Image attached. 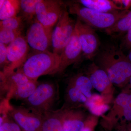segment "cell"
<instances>
[{
  "label": "cell",
  "instance_id": "19",
  "mask_svg": "<svg viewBox=\"0 0 131 131\" xmlns=\"http://www.w3.org/2000/svg\"><path fill=\"white\" fill-rule=\"evenodd\" d=\"M38 83L37 81L30 80L26 83L16 87L7 94V100L13 98L24 101L26 100L35 91Z\"/></svg>",
  "mask_w": 131,
  "mask_h": 131
},
{
  "label": "cell",
  "instance_id": "11",
  "mask_svg": "<svg viewBox=\"0 0 131 131\" xmlns=\"http://www.w3.org/2000/svg\"><path fill=\"white\" fill-rule=\"evenodd\" d=\"M62 8L60 1L40 0L36 8V19L45 27L52 28L58 21Z\"/></svg>",
  "mask_w": 131,
  "mask_h": 131
},
{
  "label": "cell",
  "instance_id": "9",
  "mask_svg": "<svg viewBox=\"0 0 131 131\" xmlns=\"http://www.w3.org/2000/svg\"><path fill=\"white\" fill-rule=\"evenodd\" d=\"M75 28L83 56L89 59L95 58L101 47L100 39L95 30L78 18L76 21Z\"/></svg>",
  "mask_w": 131,
  "mask_h": 131
},
{
  "label": "cell",
  "instance_id": "33",
  "mask_svg": "<svg viewBox=\"0 0 131 131\" xmlns=\"http://www.w3.org/2000/svg\"><path fill=\"white\" fill-rule=\"evenodd\" d=\"M125 127L126 131H131V123L126 125Z\"/></svg>",
  "mask_w": 131,
  "mask_h": 131
},
{
  "label": "cell",
  "instance_id": "25",
  "mask_svg": "<svg viewBox=\"0 0 131 131\" xmlns=\"http://www.w3.org/2000/svg\"><path fill=\"white\" fill-rule=\"evenodd\" d=\"M0 119V131H23L14 121L9 119L7 114H2Z\"/></svg>",
  "mask_w": 131,
  "mask_h": 131
},
{
  "label": "cell",
  "instance_id": "22",
  "mask_svg": "<svg viewBox=\"0 0 131 131\" xmlns=\"http://www.w3.org/2000/svg\"><path fill=\"white\" fill-rule=\"evenodd\" d=\"M20 10V1L5 0L4 5L0 8L1 21L17 16Z\"/></svg>",
  "mask_w": 131,
  "mask_h": 131
},
{
  "label": "cell",
  "instance_id": "4",
  "mask_svg": "<svg viewBox=\"0 0 131 131\" xmlns=\"http://www.w3.org/2000/svg\"><path fill=\"white\" fill-rule=\"evenodd\" d=\"M131 123V92L123 90L113 102L112 107L107 114L103 116L102 125L112 130Z\"/></svg>",
  "mask_w": 131,
  "mask_h": 131
},
{
  "label": "cell",
  "instance_id": "35",
  "mask_svg": "<svg viewBox=\"0 0 131 131\" xmlns=\"http://www.w3.org/2000/svg\"><path fill=\"white\" fill-rule=\"evenodd\" d=\"M5 1V0H1L0 1V8L2 7V6L4 5Z\"/></svg>",
  "mask_w": 131,
  "mask_h": 131
},
{
  "label": "cell",
  "instance_id": "10",
  "mask_svg": "<svg viewBox=\"0 0 131 131\" xmlns=\"http://www.w3.org/2000/svg\"><path fill=\"white\" fill-rule=\"evenodd\" d=\"M52 31L53 28H47L35 19L27 30L26 40L35 51H46L51 45Z\"/></svg>",
  "mask_w": 131,
  "mask_h": 131
},
{
  "label": "cell",
  "instance_id": "6",
  "mask_svg": "<svg viewBox=\"0 0 131 131\" xmlns=\"http://www.w3.org/2000/svg\"><path fill=\"white\" fill-rule=\"evenodd\" d=\"M75 24L76 21L70 16L66 8H62L52 35L53 52L59 55L62 53L73 35Z\"/></svg>",
  "mask_w": 131,
  "mask_h": 131
},
{
  "label": "cell",
  "instance_id": "27",
  "mask_svg": "<svg viewBox=\"0 0 131 131\" xmlns=\"http://www.w3.org/2000/svg\"><path fill=\"white\" fill-rule=\"evenodd\" d=\"M98 116L93 114L89 115L85 126L81 131H93L98 122Z\"/></svg>",
  "mask_w": 131,
  "mask_h": 131
},
{
  "label": "cell",
  "instance_id": "5",
  "mask_svg": "<svg viewBox=\"0 0 131 131\" xmlns=\"http://www.w3.org/2000/svg\"><path fill=\"white\" fill-rule=\"evenodd\" d=\"M58 89L51 83H38L33 93L24 101L27 107L40 114L51 110L57 95Z\"/></svg>",
  "mask_w": 131,
  "mask_h": 131
},
{
  "label": "cell",
  "instance_id": "20",
  "mask_svg": "<svg viewBox=\"0 0 131 131\" xmlns=\"http://www.w3.org/2000/svg\"><path fill=\"white\" fill-rule=\"evenodd\" d=\"M68 82L77 87L88 101L92 98L93 95L92 90L93 88L89 78L85 73H79L74 75L70 78Z\"/></svg>",
  "mask_w": 131,
  "mask_h": 131
},
{
  "label": "cell",
  "instance_id": "31",
  "mask_svg": "<svg viewBox=\"0 0 131 131\" xmlns=\"http://www.w3.org/2000/svg\"><path fill=\"white\" fill-rule=\"evenodd\" d=\"M115 130L113 131H126V129L125 126H120L119 127L115 128Z\"/></svg>",
  "mask_w": 131,
  "mask_h": 131
},
{
  "label": "cell",
  "instance_id": "21",
  "mask_svg": "<svg viewBox=\"0 0 131 131\" xmlns=\"http://www.w3.org/2000/svg\"><path fill=\"white\" fill-rule=\"evenodd\" d=\"M131 28V10L111 27L105 29L107 35L117 37L126 33Z\"/></svg>",
  "mask_w": 131,
  "mask_h": 131
},
{
  "label": "cell",
  "instance_id": "16",
  "mask_svg": "<svg viewBox=\"0 0 131 131\" xmlns=\"http://www.w3.org/2000/svg\"><path fill=\"white\" fill-rule=\"evenodd\" d=\"M42 118L41 131H64L62 108L45 113Z\"/></svg>",
  "mask_w": 131,
  "mask_h": 131
},
{
  "label": "cell",
  "instance_id": "14",
  "mask_svg": "<svg viewBox=\"0 0 131 131\" xmlns=\"http://www.w3.org/2000/svg\"><path fill=\"white\" fill-rule=\"evenodd\" d=\"M62 109L64 131H81L89 115L78 108Z\"/></svg>",
  "mask_w": 131,
  "mask_h": 131
},
{
  "label": "cell",
  "instance_id": "30",
  "mask_svg": "<svg viewBox=\"0 0 131 131\" xmlns=\"http://www.w3.org/2000/svg\"><path fill=\"white\" fill-rule=\"evenodd\" d=\"M114 1L124 10H129V8L131 7V0Z\"/></svg>",
  "mask_w": 131,
  "mask_h": 131
},
{
  "label": "cell",
  "instance_id": "13",
  "mask_svg": "<svg viewBox=\"0 0 131 131\" xmlns=\"http://www.w3.org/2000/svg\"><path fill=\"white\" fill-rule=\"evenodd\" d=\"M82 53L75 28L71 38L60 55V64L58 73H62L68 66L76 62Z\"/></svg>",
  "mask_w": 131,
  "mask_h": 131
},
{
  "label": "cell",
  "instance_id": "1",
  "mask_svg": "<svg viewBox=\"0 0 131 131\" xmlns=\"http://www.w3.org/2000/svg\"><path fill=\"white\" fill-rule=\"evenodd\" d=\"M94 63L107 74L114 86L123 88L131 77V63L119 46L113 43L101 46Z\"/></svg>",
  "mask_w": 131,
  "mask_h": 131
},
{
  "label": "cell",
  "instance_id": "8",
  "mask_svg": "<svg viewBox=\"0 0 131 131\" xmlns=\"http://www.w3.org/2000/svg\"><path fill=\"white\" fill-rule=\"evenodd\" d=\"M8 113L23 131H41L42 115L27 106L10 105Z\"/></svg>",
  "mask_w": 131,
  "mask_h": 131
},
{
  "label": "cell",
  "instance_id": "18",
  "mask_svg": "<svg viewBox=\"0 0 131 131\" xmlns=\"http://www.w3.org/2000/svg\"><path fill=\"white\" fill-rule=\"evenodd\" d=\"M74 2L81 4L84 7L101 13H112L124 10L114 1L79 0Z\"/></svg>",
  "mask_w": 131,
  "mask_h": 131
},
{
  "label": "cell",
  "instance_id": "26",
  "mask_svg": "<svg viewBox=\"0 0 131 131\" xmlns=\"http://www.w3.org/2000/svg\"><path fill=\"white\" fill-rule=\"evenodd\" d=\"M20 31H14L0 29V43L7 46L11 43L19 36H20Z\"/></svg>",
  "mask_w": 131,
  "mask_h": 131
},
{
  "label": "cell",
  "instance_id": "3",
  "mask_svg": "<svg viewBox=\"0 0 131 131\" xmlns=\"http://www.w3.org/2000/svg\"><path fill=\"white\" fill-rule=\"evenodd\" d=\"M67 5L69 13L75 15L78 18L93 28L105 30L113 25L130 11L123 10L103 13L84 7L75 2H68Z\"/></svg>",
  "mask_w": 131,
  "mask_h": 131
},
{
  "label": "cell",
  "instance_id": "7",
  "mask_svg": "<svg viewBox=\"0 0 131 131\" xmlns=\"http://www.w3.org/2000/svg\"><path fill=\"white\" fill-rule=\"evenodd\" d=\"M85 74L91 82L93 88L101 94L106 104L113 101L114 88L106 73L94 62L88 66Z\"/></svg>",
  "mask_w": 131,
  "mask_h": 131
},
{
  "label": "cell",
  "instance_id": "15",
  "mask_svg": "<svg viewBox=\"0 0 131 131\" xmlns=\"http://www.w3.org/2000/svg\"><path fill=\"white\" fill-rule=\"evenodd\" d=\"M1 88L7 91L8 93L16 87L26 83L31 80L20 69L16 71L1 72Z\"/></svg>",
  "mask_w": 131,
  "mask_h": 131
},
{
  "label": "cell",
  "instance_id": "32",
  "mask_svg": "<svg viewBox=\"0 0 131 131\" xmlns=\"http://www.w3.org/2000/svg\"><path fill=\"white\" fill-rule=\"evenodd\" d=\"M126 86H128L127 88H126V89H130V90H125L131 92V77L130 78V81H129V83H128V84H127V85Z\"/></svg>",
  "mask_w": 131,
  "mask_h": 131
},
{
  "label": "cell",
  "instance_id": "17",
  "mask_svg": "<svg viewBox=\"0 0 131 131\" xmlns=\"http://www.w3.org/2000/svg\"><path fill=\"white\" fill-rule=\"evenodd\" d=\"M88 100L77 87L68 82L65 95L64 108H77L86 106Z\"/></svg>",
  "mask_w": 131,
  "mask_h": 131
},
{
  "label": "cell",
  "instance_id": "12",
  "mask_svg": "<svg viewBox=\"0 0 131 131\" xmlns=\"http://www.w3.org/2000/svg\"><path fill=\"white\" fill-rule=\"evenodd\" d=\"M28 50L27 42L21 35L7 45V58L9 64L4 68L3 71H14L23 65L27 58Z\"/></svg>",
  "mask_w": 131,
  "mask_h": 131
},
{
  "label": "cell",
  "instance_id": "24",
  "mask_svg": "<svg viewBox=\"0 0 131 131\" xmlns=\"http://www.w3.org/2000/svg\"><path fill=\"white\" fill-rule=\"evenodd\" d=\"M22 20L21 16H16L1 20L0 22V29L20 31Z\"/></svg>",
  "mask_w": 131,
  "mask_h": 131
},
{
  "label": "cell",
  "instance_id": "23",
  "mask_svg": "<svg viewBox=\"0 0 131 131\" xmlns=\"http://www.w3.org/2000/svg\"><path fill=\"white\" fill-rule=\"evenodd\" d=\"M40 0H21L20 10L25 20H30L36 15V9Z\"/></svg>",
  "mask_w": 131,
  "mask_h": 131
},
{
  "label": "cell",
  "instance_id": "28",
  "mask_svg": "<svg viewBox=\"0 0 131 131\" xmlns=\"http://www.w3.org/2000/svg\"><path fill=\"white\" fill-rule=\"evenodd\" d=\"M119 47L123 51L131 49V28L122 38Z\"/></svg>",
  "mask_w": 131,
  "mask_h": 131
},
{
  "label": "cell",
  "instance_id": "2",
  "mask_svg": "<svg viewBox=\"0 0 131 131\" xmlns=\"http://www.w3.org/2000/svg\"><path fill=\"white\" fill-rule=\"evenodd\" d=\"M60 64V55L48 50L35 51L20 69L30 80L37 81L41 76L58 73Z\"/></svg>",
  "mask_w": 131,
  "mask_h": 131
},
{
  "label": "cell",
  "instance_id": "29",
  "mask_svg": "<svg viewBox=\"0 0 131 131\" xmlns=\"http://www.w3.org/2000/svg\"><path fill=\"white\" fill-rule=\"evenodd\" d=\"M9 64L7 58V46L0 43V65L1 67L6 66Z\"/></svg>",
  "mask_w": 131,
  "mask_h": 131
},
{
  "label": "cell",
  "instance_id": "34",
  "mask_svg": "<svg viewBox=\"0 0 131 131\" xmlns=\"http://www.w3.org/2000/svg\"><path fill=\"white\" fill-rule=\"evenodd\" d=\"M127 56V58H128L129 61L131 63V49L129 52V54H128Z\"/></svg>",
  "mask_w": 131,
  "mask_h": 131
}]
</instances>
